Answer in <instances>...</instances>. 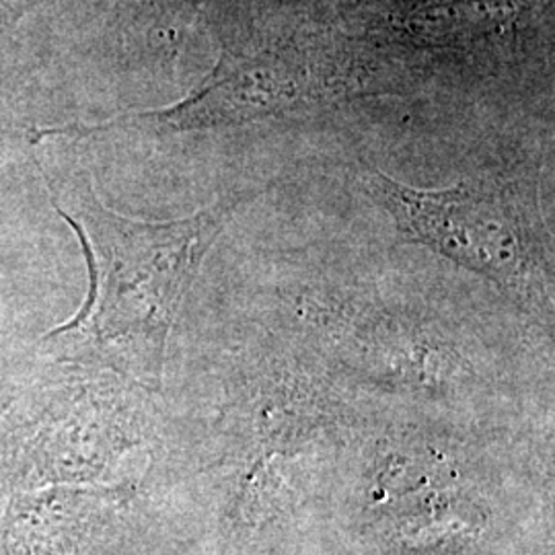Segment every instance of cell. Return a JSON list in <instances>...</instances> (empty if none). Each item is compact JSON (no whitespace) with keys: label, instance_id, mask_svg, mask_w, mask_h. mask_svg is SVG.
I'll return each mask as SVG.
<instances>
[{"label":"cell","instance_id":"1","mask_svg":"<svg viewBox=\"0 0 555 555\" xmlns=\"http://www.w3.org/2000/svg\"><path fill=\"white\" fill-rule=\"evenodd\" d=\"M50 198L77 233L91 288L79 315L46 336L48 350L137 377H157L181 297L227 220L256 190L173 220H137L107 208L89 176L50 178Z\"/></svg>","mask_w":555,"mask_h":555},{"label":"cell","instance_id":"2","mask_svg":"<svg viewBox=\"0 0 555 555\" xmlns=\"http://www.w3.org/2000/svg\"><path fill=\"white\" fill-rule=\"evenodd\" d=\"M358 178L403 237L488 278L520 302L543 297L550 284L547 249L511 183L461 179L444 190H417L369 165Z\"/></svg>","mask_w":555,"mask_h":555},{"label":"cell","instance_id":"3","mask_svg":"<svg viewBox=\"0 0 555 555\" xmlns=\"http://www.w3.org/2000/svg\"><path fill=\"white\" fill-rule=\"evenodd\" d=\"M357 89L348 64L323 41H268L258 48L224 50L198 87L171 107L124 114L77 128L80 134L103 130H142L176 134L243 126L268 119L307 116Z\"/></svg>","mask_w":555,"mask_h":555},{"label":"cell","instance_id":"4","mask_svg":"<svg viewBox=\"0 0 555 555\" xmlns=\"http://www.w3.org/2000/svg\"><path fill=\"white\" fill-rule=\"evenodd\" d=\"M31 0H0V15L4 13H17V9L29 4Z\"/></svg>","mask_w":555,"mask_h":555},{"label":"cell","instance_id":"5","mask_svg":"<svg viewBox=\"0 0 555 555\" xmlns=\"http://www.w3.org/2000/svg\"><path fill=\"white\" fill-rule=\"evenodd\" d=\"M204 0H165L167 7L171 9H196Z\"/></svg>","mask_w":555,"mask_h":555}]
</instances>
